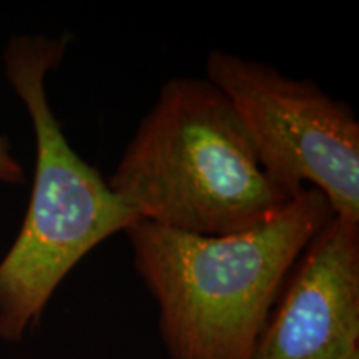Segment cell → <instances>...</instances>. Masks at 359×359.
I'll return each instance as SVG.
<instances>
[{
  "label": "cell",
  "instance_id": "1",
  "mask_svg": "<svg viewBox=\"0 0 359 359\" xmlns=\"http://www.w3.org/2000/svg\"><path fill=\"white\" fill-rule=\"evenodd\" d=\"M333 217L326 196L304 187L275 218L235 235L133 223V266L158 306L170 359L253 358L291 266Z\"/></svg>",
  "mask_w": 359,
  "mask_h": 359
},
{
  "label": "cell",
  "instance_id": "2",
  "mask_svg": "<svg viewBox=\"0 0 359 359\" xmlns=\"http://www.w3.org/2000/svg\"><path fill=\"white\" fill-rule=\"evenodd\" d=\"M107 183L138 219L200 236L259 226L302 191L268 177L230 100L196 77L161 85Z\"/></svg>",
  "mask_w": 359,
  "mask_h": 359
},
{
  "label": "cell",
  "instance_id": "3",
  "mask_svg": "<svg viewBox=\"0 0 359 359\" xmlns=\"http://www.w3.org/2000/svg\"><path fill=\"white\" fill-rule=\"evenodd\" d=\"M72 37L13 35L4 75L24 103L35 135V173L19 235L0 262V338L19 343L39 325L65 276L93 248L138 217L107 178L67 140L47 97V75L64 60Z\"/></svg>",
  "mask_w": 359,
  "mask_h": 359
},
{
  "label": "cell",
  "instance_id": "4",
  "mask_svg": "<svg viewBox=\"0 0 359 359\" xmlns=\"http://www.w3.org/2000/svg\"><path fill=\"white\" fill-rule=\"evenodd\" d=\"M205 67L268 177L291 191H321L336 217L359 223V122L351 107L255 58L212 50Z\"/></svg>",
  "mask_w": 359,
  "mask_h": 359
},
{
  "label": "cell",
  "instance_id": "5",
  "mask_svg": "<svg viewBox=\"0 0 359 359\" xmlns=\"http://www.w3.org/2000/svg\"><path fill=\"white\" fill-rule=\"evenodd\" d=\"M359 351V223L334 217L299 255L251 359H348Z\"/></svg>",
  "mask_w": 359,
  "mask_h": 359
},
{
  "label": "cell",
  "instance_id": "6",
  "mask_svg": "<svg viewBox=\"0 0 359 359\" xmlns=\"http://www.w3.org/2000/svg\"><path fill=\"white\" fill-rule=\"evenodd\" d=\"M0 182L19 185L25 182V172L12 154V145L7 137L0 135Z\"/></svg>",
  "mask_w": 359,
  "mask_h": 359
},
{
  "label": "cell",
  "instance_id": "7",
  "mask_svg": "<svg viewBox=\"0 0 359 359\" xmlns=\"http://www.w3.org/2000/svg\"><path fill=\"white\" fill-rule=\"evenodd\" d=\"M348 359H359V351H358V353H354L353 356H349Z\"/></svg>",
  "mask_w": 359,
  "mask_h": 359
}]
</instances>
